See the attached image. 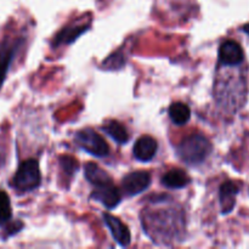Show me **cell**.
<instances>
[{
    "instance_id": "1",
    "label": "cell",
    "mask_w": 249,
    "mask_h": 249,
    "mask_svg": "<svg viewBox=\"0 0 249 249\" xmlns=\"http://www.w3.org/2000/svg\"><path fill=\"white\" fill-rule=\"evenodd\" d=\"M142 213V228L152 241H162V245L180 241L184 231V213L179 208L165 207L145 209Z\"/></svg>"
},
{
    "instance_id": "2",
    "label": "cell",
    "mask_w": 249,
    "mask_h": 249,
    "mask_svg": "<svg viewBox=\"0 0 249 249\" xmlns=\"http://www.w3.org/2000/svg\"><path fill=\"white\" fill-rule=\"evenodd\" d=\"M213 151L211 141L201 134H192L185 138L177 147V153L181 160L189 165H198L211 156Z\"/></svg>"
},
{
    "instance_id": "3",
    "label": "cell",
    "mask_w": 249,
    "mask_h": 249,
    "mask_svg": "<svg viewBox=\"0 0 249 249\" xmlns=\"http://www.w3.org/2000/svg\"><path fill=\"white\" fill-rule=\"evenodd\" d=\"M246 92V84L241 78L221 79L215 85V97L219 104L233 109L242 107Z\"/></svg>"
},
{
    "instance_id": "4",
    "label": "cell",
    "mask_w": 249,
    "mask_h": 249,
    "mask_svg": "<svg viewBox=\"0 0 249 249\" xmlns=\"http://www.w3.org/2000/svg\"><path fill=\"white\" fill-rule=\"evenodd\" d=\"M41 181L40 169L36 160H23L17 168L14 178L11 179V186L19 194L33 191L38 189Z\"/></svg>"
},
{
    "instance_id": "5",
    "label": "cell",
    "mask_w": 249,
    "mask_h": 249,
    "mask_svg": "<svg viewBox=\"0 0 249 249\" xmlns=\"http://www.w3.org/2000/svg\"><path fill=\"white\" fill-rule=\"evenodd\" d=\"M75 143L89 155L104 158L109 155V146L104 138L92 129H82L75 133Z\"/></svg>"
},
{
    "instance_id": "6",
    "label": "cell",
    "mask_w": 249,
    "mask_h": 249,
    "mask_svg": "<svg viewBox=\"0 0 249 249\" xmlns=\"http://www.w3.org/2000/svg\"><path fill=\"white\" fill-rule=\"evenodd\" d=\"M152 178L148 172H133L126 174L122 180V187L126 196H136L142 194L150 187Z\"/></svg>"
},
{
    "instance_id": "7",
    "label": "cell",
    "mask_w": 249,
    "mask_h": 249,
    "mask_svg": "<svg viewBox=\"0 0 249 249\" xmlns=\"http://www.w3.org/2000/svg\"><path fill=\"white\" fill-rule=\"evenodd\" d=\"M219 61L224 66H238L245 61V53L236 40H225L219 48Z\"/></svg>"
},
{
    "instance_id": "8",
    "label": "cell",
    "mask_w": 249,
    "mask_h": 249,
    "mask_svg": "<svg viewBox=\"0 0 249 249\" xmlns=\"http://www.w3.org/2000/svg\"><path fill=\"white\" fill-rule=\"evenodd\" d=\"M102 218H104L105 224H106V226L108 228L109 232H111L114 241H116L121 247H128L131 242V235L128 226L124 223H122L117 216L112 215V214L109 213H104Z\"/></svg>"
},
{
    "instance_id": "9",
    "label": "cell",
    "mask_w": 249,
    "mask_h": 249,
    "mask_svg": "<svg viewBox=\"0 0 249 249\" xmlns=\"http://www.w3.org/2000/svg\"><path fill=\"white\" fill-rule=\"evenodd\" d=\"M91 198L102 203L106 208L113 209L121 203L122 194L118 187L114 186L113 182H108L95 187L94 192L91 194Z\"/></svg>"
},
{
    "instance_id": "10",
    "label": "cell",
    "mask_w": 249,
    "mask_h": 249,
    "mask_svg": "<svg viewBox=\"0 0 249 249\" xmlns=\"http://www.w3.org/2000/svg\"><path fill=\"white\" fill-rule=\"evenodd\" d=\"M158 150V143L152 136L143 135L136 140L133 147V155L140 162H150Z\"/></svg>"
},
{
    "instance_id": "11",
    "label": "cell",
    "mask_w": 249,
    "mask_h": 249,
    "mask_svg": "<svg viewBox=\"0 0 249 249\" xmlns=\"http://www.w3.org/2000/svg\"><path fill=\"white\" fill-rule=\"evenodd\" d=\"M18 45L19 41L11 43L7 39H5L1 43V45H0V88L4 84L7 71H9L12 60H14Z\"/></svg>"
},
{
    "instance_id": "12",
    "label": "cell",
    "mask_w": 249,
    "mask_h": 249,
    "mask_svg": "<svg viewBox=\"0 0 249 249\" xmlns=\"http://www.w3.org/2000/svg\"><path fill=\"white\" fill-rule=\"evenodd\" d=\"M240 192L237 184L233 181H226L220 186L219 198H220V207L223 214H229L232 212L236 204V196Z\"/></svg>"
},
{
    "instance_id": "13",
    "label": "cell",
    "mask_w": 249,
    "mask_h": 249,
    "mask_svg": "<svg viewBox=\"0 0 249 249\" xmlns=\"http://www.w3.org/2000/svg\"><path fill=\"white\" fill-rule=\"evenodd\" d=\"M190 182H191V179H190L189 175L186 174V172H184L182 169H179V168H174V169L169 170V172L165 173L162 178V184L164 185L167 189H184V187H186Z\"/></svg>"
},
{
    "instance_id": "14",
    "label": "cell",
    "mask_w": 249,
    "mask_h": 249,
    "mask_svg": "<svg viewBox=\"0 0 249 249\" xmlns=\"http://www.w3.org/2000/svg\"><path fill=\"white\" fill-rule=\"evenodd\" d=\"M84 175L88 181L95 187L112 182L111 177L95 163H87L84 167Z\"/></svg>"
},
{
    "instance_id": "15",
    "label": "cell",
    "mask_w": 249,
    "mask_h": 249,
    "mask_svg": "<svg viewBox=\"0 0 249 249\" xmlns=\"http://www.w3.org/2000/svg\"><path fill=\"white\" fill-rule=\"evenodd\" d=\"M102 130H104L112 140L121 143V145L126 143L129 141V139H130L125 126L118 121H107L106 123L102 125Z\"/></svg>"
},
{
    "instance_id": "16",
    "label": "cell",
    "mask_w": 249,
    "mask_h": 249,
    "mask_svg": "<svg viewBox=\"0 0 249 249\" xmlns=\"http://www.w3.org/2000/svg\"><path fill=\"white\" fill-rule=\"evenodd\" d=\"M89 29V24H72L67 26L56 36L55 45H61V44H70L74 41L78 36L85 31Z\"/></svg>"
},
{
    "instance_id": "17",
    "label": "cell",
    "mask_w": 249,
    "mask_h": 249,
    "mask_svg": "<svg viewBox=\"0 0 249 249\" xmlns=\"http://www.w3.org/2000/svg\"><path fill=\"white\" fill-rule=\"evenodd\" d=\"M168 113H169L170 119L177 125H184L191 118V109L187 105L182 104V102H174L168 108Z\"/></svg>"
},
{
    "instance_id": "18",
    "label": "cell",
    "mask_w": 249,
    "mask_h": 249,
    "mask_svg": "<svg viewBox=\"0 0 249 249\" xmlns=\"http://www.w3.org/2000/svg\"><path fill=\"white\" fill-rule=\"evenodd\" d=\"M12 216L11 202L5 191L0 190V226L9 223Z\"/></svg>"
},
{
    "instance_id": "19",
    "label": "cell",
    "mask_w": 249,
    "mask_h": 249,
    "mask_svg": "<svg viewBox=\"0 0 249 249\" xmlns=\"http://www.w3.org/2000/svg\"><path fill=\"white\" fill-rule=\"evenodd\" d=\"M60 164L62 167V170L67 174L72 175L77 172L78 169V163L74 158L70 157V156H62L60 158Z\"/></svg>"
},
{
    "instance_id": "20",
    "label": "cell",
    "mask_w": 249,
    "mask_h": 249,
    "mask_svg": "<svg viewBox=\"0 0 249 249\" xmlns=\"http://www.w3.org/2000/svg\"><path fill=\"white\" fill-rule=\"evenodd\" d=\"M242 31L245 32V33H247L248 36H249V23H246L245 26L242 27Z\"/></svg>"
}]
</instances>
